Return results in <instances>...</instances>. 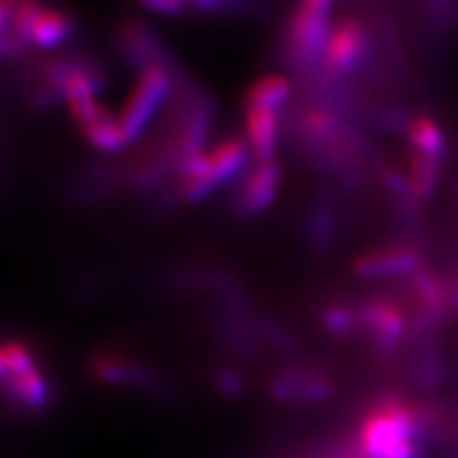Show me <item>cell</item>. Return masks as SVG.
<instances>
[{
	"instance_id": "cell-1",
	"label": "cell",
	"mask_w": 458,
	"mask_h": 458,
	"mask_svg": "<svg viewBox=\"0 0 458 458\" xmlns=\"http://www.w3.org/2000/svg\"><path fill=\"white\" fill-rule=\"evenodd\" d=\"M417 429L419 419L411 407L386 401L363 422L361 447L369 458H417Z\"/></svg>"
},
{
	"instance_id": "cell-2",
	"label": "cell",
	"mask_w": 458,
	"mask_h": 458,
	"mask_svg": "<svg viewBox=\"0 0 458 458\" xmlns=\"http://www.w3.org/2000/svg\"><path fill=\"white\" fill-rule=\"evenodd\" d=\"M172 90V73L166 64H157L141 69L131 94L126 96L124 104L117 114L123 132L132 143L149 126L153 114L157 113Z\"/></svg>"
},
{
	"instance_id": "cell-3",
	"label": "cell",
	"mask_w": 458,
	"mask_h": 458,
	"mask_svg": "<svg viewBox=\"0 0 458 458\" xmlns=\"http://www.w3.org/2000/svg\"><path fill=\"white\" fill-rule=\"evenodd\" d=\"M328 12L315 8L308 3H300L289 27V48L291 60L296 65H310L318 57H323V50L328 37Z\"/></svg>"
},
{
	"instance_id": "cell-4",
	"label": "cell",
	"mask_w": 458,
	"mask_h": 458,
	"mask_svg": "<svg viewBox=\"0 0 458 458\" xmlns=\"http://www.w3.org/2000/svg\"><path fill=\"white\" fill-rule=\"evenodd\" d=\"M369 50V37L365 27L357 20H342L327 37L323 62L328 73H350L365 62Z\"/></svg>"
},
{
	"instance_id": "cell-5",
	"label": "cell",
	"mask_w": 458,
	"mask_h": 458,
	"mask_svg": "<svg viewBox=\"0 0 458 458\" xmlns=\"http://www.w3.org/2000/svg\"><path fill=\"white\" fill-rule=\"evenodd\" d=\"M281 185V168L276 161L256 163L239 191V210L242 214H260L274 203Z\"/></svg>"
},
{
	"instance_id": "cell-6",
	"label": "cell",
	"mask_w": 458,
	"mask_h": 458,
	"mask_svg": "<svg viewBox=\"0 0 458 458\" xmlns=\"http://www.w3.org/2000/svg\"><path fill=\"white\" fill-rule=\"evenodd\" d=\"M245 131H247V146L254 155L256 163L276 161V151H277V141H279L277 111L247 107Z\"/></svg>"
},
{
	"instance_id": "cell-7",
	"label": "cell",
	"mask_w": 458,
	"mask_h": 458,
	"mask_svg": "<svg viewBox=\"0 0 458 458\" xmlns=\"http://www.w3.org/2000/svg\"><path fill=\"white\" fill-rule=\"evenodd\" d=\"M119 47L128 62L141 65V69L165 64L166 52L151 29L138 21H126L119 29Z\"/></svg>"
},
{
	"instance_id": "cell-8",
	"label": "cell",
	"mask_w": 458,
	"mask_h": 458,
	"mask_svg": "<svg viewBox=\"0 0 458 458\" xmlns=\"http://www.w3.org/2000/svg\"><path fill=\"white\" fill-rule=\"evenodd\" d=\"M75 33V20L62 8L42 6L38 18L33 23L29 45L42 50H50L65 45Z\"/></svg>"
},
{
	"instance_id": "cell-9",
	"label": "cell",
	"mask_w": 458,
	"mask_h": 458,
	"mask_svg": "<svg viewBox=\"0 0 458 458\" xmlns=\"http://www.w3.org/2000/svg\"><path fill=\"white\" fill-rule=\"evenodd\" d=\"M419 267V256L407 249H382L361 256L355 271L363 277L405 276Z\"/></svg>"
},
{
	"instance_id": "cell-10",
	"label": "cell",
	"mask_w": 458,
	"mask_h": 458,
	"mask_svg": "<svg viewBox=\"0 0 458 458\" xmlns=\"http://www.w3.org/2000/svg\"><path fill=\"white\" fill-rule=\"evenodd\" d=\"M249 151L250 149L247 146V141H242L239 138H227L207 153L208 182L214 190H216L220 183L235 178L239 172L245 168Z\"/></svg>"
},
{
	"instance_id": "cell-11",
	"label": "cell",
	"mask_w": 458,
	"mask_h": 458,
	"mask_svg": "<svg viewBox=\"0 0 458 458\" xmlns=\"http://www.w3.org/2000/svg\"><path fill=\"white\" fill-rule=\"evenodd\" d=\"M82 136L92 148L104 153H119L128 146V140L119 124V119L102 104L94 117L81 128Z\"/></svg>"
},
{
	"instance_id": "cell-12",
	"label": "cell",
	"mask_w": 458,
	"mask_h": 458,
	"mask_svg": "<svg viewBox=\"0 0 458 458\" xmlns=\"http://www.w3.org/2000/svg\"><path fill=\"white\" fill-rule=\"evenodd\" d=\"M138 3L163 16H182L185 12L229 13L245 8V0H138Z\"/></svg>"
},
{
	"instance_id": "cell-13",
	"label": "cell",
	"mask_w": 458,
	"mask_h": 458,
	"mask_svg": "<svg viewBox=\"0 0 458 458\" xmlns=\"http://www.w3.org/2000/svg\"><path fill=\"white\" fill-rule=\"evenodd\" d=\"M363 319L372 333L378 336L382 346H394L397 338L403 335L405 321L401 311L388 304H370L363 311Z\"/></svg>"
},
{
	"instance_id": "cell-14",
	"label": "cell",
	"mask_w": 458,
	"mask_h": 458,
	"mask_svg": "<svg viewBox=\"0 0 458 458\" xmlns=\"http://www.w3.org/2000/svg\"><path fill=\"white\" fill-rule=\"evenodd\" d=\"M0 386H3L10 397L18 399L20 403L31 407V409L45 407L47 399H48L47 382L40 377V372L37 369L27 370V372H23V375L8 377L6 380L0 382Z\"/></svg>"
},
{
	"instance_id": "cell-15",
	"label": "cell",
	"mask_w": 458,
	"mask_h": 458,
	"mask_svg": "<svg viewBox=\"0 0 458 458\" xmlns=\"http://www.w3.org/2000/svg\"><path fill=\"white\" fill-rule=\"evenodd\" d=\"M291 92H293V86L289 79L279 77V75L264 77L260 81H256L249 89L245 96V106L277 111L281 106L289 102Z\"/></svg>"
},
{
	"instance_id": "cell-16",
	"label": "cell",
	"mask_w": 458,
	"mask_h": 458,
	"mask_svg": "<svg viewBox=\"0 0 458 458\" xmlns=\"http://www.w3.org/2000/svg\"><path fill=\"white\" fill-rule=\"evenodd\" d=\"M411 151L441 161L445 155V136L441 128L428 117H419L409 124Z\"/></svg>"
},
{
	"instance_id": "cell-17",
	"label": "cell",
	"mask_w": 458,
	"mask_h": 458,
	"mask_svg": "<svg viewBox=\"0 0 458 458\" xmlns=\"http://www.w3.org/2000/svg\"><path fill=\"white\" fill-rule=\"evenodd\" d=\"M96 369H98L99 377L106 380H111V382H128V380H136L141 377L140 369L109 360V357H106V360H102V361H98Z\"/></svg>"
},
{
	"instance_id": "cell-18",
	"label": "cell",
	"mask_w": 458,
	"mask_h": 458,
	"mask_svg": "<svg viewBox=\"0 0 458 458\" xmlns=\"http://www.w3.org/2000/svg\"><path fill=\"white\" fill-rule=\"evenodd\" d=\"M3 352L6 355V363H8V372H10L8 377L23 375V372L35 369L31 353H29L23 346H20V344H4Z\"/></svg>"
},
{
	"instance_id": "cell-19",
	"label": "cell",
	"mask_w": 458,
	"mask_h": 458,
	"mask_svg": "<svg viewBox=\"0 0 458 458\" xmlns=\"http://www.w3.org/2000/svg\"><path fill=\"white\" fill-rule=\"evenodd\" d=\"M325 325L331 328V331H336V333H342V331H346V328H350V325H352V318H350V313L348 311H344V310H331V311H327V315H325Z\"/></svg>"
},
{
	"instance_id": "cell-20",
	"label": "cell",
	"mask_w": 458,
	"mask_h": 458,
	"mask_svg": "<svg viewBox=\"0 0 458 458\" xmlns=\"http://www.w3.org/2000/svg\"><path fill=\"white\" fill-rule=\"evenodd\" d=\"M8 363H6V355L3 352V346H0V382L8 378Z\"/></svg>"
},
{
	"instance_id": "cell-21",
	"label": "cell",
	"mask_w": 458,
	"mask_h": 458,
	"mask_svg": "<svg viewBox=\"0 0 458 458\" xmlns=\"http://www.w3.org/2000/svg\"><path fill=\"white\" fill-rule=\"evenodd\" d=\"M222 388L233 394L237 390V380L233 377H222Z\"/></svg>"
},
{
	"instance_id": "cell-22",
	"label": "cell",
	"mask_w": 458,
	"mask_h": 458,
	"mask_svg": "<svg viewBox=\"0 0 458 458\" xmlns=\"http://www.w3.org/2000/svg\"><path fill=\"white\" fill-rule=\"evenodd\" d=\"M302 3H308V4L315 6V8H321V10L328 12V8H331V4L335 3V0H302Z\"/></svg>"
},
{
	"instance_id": "cell-23",
	"label": "cell",
	"mask_w": 458,
	"mask_h": 458,
	"mask_svg": "<svg viewBox=\"0 0 458 458\" xmlns=\"http://www.w3.org/2000/svg\"><path fill=\"white\" fill-rule=\"evenodd\" d=\"M6 25H8V12H6V6L3 0H0V33L4 31Z\"/></svg>"
}]
</instances>
